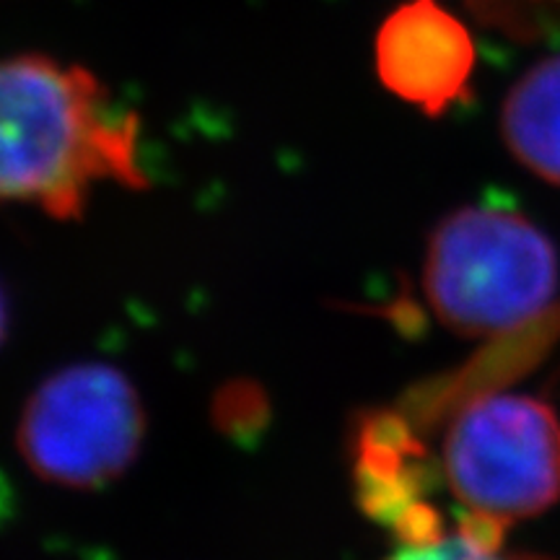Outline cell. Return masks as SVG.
<instances>
[{"mask_svg":"<svg viewBox=\"0 0 560 560\" xmlns=\"http://www.w3.org/2000/svg\"><path fill=\"white\" fill-rule=\"evenodd\" d=\"M138 117L115 107L86 68L16 55L0 73V190L52 219H79L96 182L149 185Z\"/></svg>","mask_w":560,"mask_h":560,"instance_id":"6da1fadb","label":"cell"},{"mask_svg":"<svg viewBox=\"0 0 560 560\" xmlns=\"http://www.w3.org/2000/svg\"><path fill=\"white\" fill-rule=\"evenodd\" d=\"M560 285L552 242L516 208L465 206L431 231L423 293L459 338H499L548 317Z\"/></svg>","mask_w":560,"mask_h":560,"instance_id":"7a4b0ae2","label":"cell"},{"mask_svg":"<svg viewBox=\"0 0 560 560\" xmlns=\"http://www.w3.org/2000/svg\"><path fill=\"white\" fill-rule=\"evenodd\" d=\"M441 465L467 516L459 532L499 545L503 529L560 499V420L529 395L475 397L452 418Z\"/></svg>","mask_w":560,"mask_h":560,"instance_id":"3957f363","label":"cell"},{"mask_svg":"<svg viewBox=\"0 0 560 560\" xmlns=\"http://www.w3.org/2000/svg\"><path fill=\"white\" fill-rule=\"evenodd\" d=\"M145 436L138 389L109 363H73L47 376L24 405L19 452L39 480L96 490L136 462Z\"/></svg>","mask_w":560,"mask_h":560,"instance_id":"277c9868","label":"cell"},{"mask_svg":"<svg viewBox=\"0 0 560 560\" xmlns=\"http://www.w3.org/2000/svg\"><path fill=\"white\" fill-rule=\"evenodd\" d=\"M472 70L470 32L436 0H408L376 34L382 83L431 117L465 100Z\"/></svg>","mask_w":560,"mask_h":560,"instance_id":"5b68a950","label":"cell"},{"mask_svg":"<svg viewBox=\"0 0 560 560\" xmlns=\"http://www.w3.org/2000/svg\"><path fill=\"white\" fill-rule=\"evenodd\" d=\"M501 138L522 166L560 185V55L537 62L511 86L501 107Z\"/></svg>","mask_w":560,"mask_h":560,"instance_id":"8992f818","label":"cell"},{"mask_svg":"<svg viewBox=\"0 0 560 560\" xmlns=\"http://www.w3.org/2000/svg\"><path fill=\"white\" fill-rule=\"evenodd\" d=\"M387 560H511L499 552V545H490L467 532L431 537L405 545Z\"/></svg>","mask_w":560,"mask_h":560,"instance_id":"52a82bcc","label":"cell"}]
</instances>
